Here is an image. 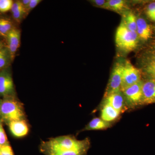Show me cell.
Returning <instances> with one entry per match:
<instances>
[{
	"mask_svg": "<svg viewBox=\"0 0 155 155\" xmlns=\"http://www.w3.org/2000/svg\"><path fill=\"white\" fill-rule=\"evenodd\" d=\"M90 143L87 139L78 140L63 136L42 143L41 150L46 155H86Z\"/></svg>",
	"mask_w": 155,
	"mask_h": 155,
	"instance_id": "6da1fadb",
	"label": "cell"
},
{
	"mask_svg": "<svg viewBox=\"0 0 155 155\" xmlns=\"http://www.w3.org/2000/svg\"><path fill=\"white\" fill-rule=\"evenodd\" d=\"M1 116L8 123L24 119L25 113L22 104L14 96L5 97L1 104Z\"/></svg>",
	"mask_w": 155,
	"mask_h": 155,
	"instance_id": "7a4b0ae2",
	"label": "cell"
},
{
	"mask_svg": "<svg viewBox=\"0 0 155 155\" xmlns=\"http://www.w3.org/2000/svg\"><path fill=\"white\" fill-rule=\"evenodd\" d=\"M138 39L136 31L129 30L121 22L117 28L115 36L117 47L126 52L132 51L137 47Z\"/></svg>",
	"mask_w": 155,
	"mask_h": 155,
	"instance_id": "3957f363",
	"label": "cell"
},
{
	"mask_svg": "<svg viewBox=\"0 0 155 155\" xmlns=\"http://www.w3.org/2000/svg\"><path fill=\"white\" fill-rule=\"evenodd\" d=\"M141 78L140 70L129 61H125L122 69L121 91L128 87L139 82L141 81Z\"/></svg>",
	"mask_w": 155,
	"mask_h": 155,
	"instance_id": "277c9868",
	"label": "cell"
},
{
	"mask_svg": "<svg viewBox=\"0 0 155 155\" xmlns=\"http://www.w3.org/2000/svg\"><path fill=\"white\" fill-rule=\"evenodd\" d=\"M142 81L127 87L122 91L127 107H133L142 105Z\"/></svg>",
	"mask_w": 155,
	"mask_h": 155,
	"instance_id": "5b68a950",
	"label": "cell"
},
{
	"mask_svg": "<svg viewBox=\"0 0 155 155\" xmlns=\"http://www.w3.org/2000/svg\"><path fill=\"white\" fill-rule=\"evenodd\" d=\"M123 67L122 63H117L115 64L111 73L104 97L111 94L121 91Z\"/></svg>",
	"mask_w": 155,
	"mask_h": 155,
	"instance_id": "8992f818",
	"label": "cell"
},
{
	"mask_svg": "<svg viewBox=\"0 0 155 155\" xmlns=\"http://www.w3.org/2000/svg\"><path fill=\"white\" fill-rule=\"evenodd\" d=\"M15 88L10 67L0 70V95L14 96Z\"/></svg>",
	"mask_w": 155,
	"mask_h": 155,
	"instance_id": "52a82bcc",
	"label": "cell"
},
{
	"mask_svg": "<svg viewBox=\"0 0 155 155\" xmlns=\"http://www.w3.org/2000/svg\"><path fill=\"white\" fill-rule=\"evenodd\" d=\"M104 103L112 106L120 113H123L127 109V104L125 97L122 91L115 93L104 97Z\"/></svg>",
	"mask_w": 155,
	"mask_h": 155,
	"instance_id": "ba28073f",
	"label": "cell"
},
{
	"mask_svg": "<svg viewBox=\"0 0 155 155\" xmlns=\"http://www.w3.org/2000/svg\"><path fill=\"white\" fill-rule=\"evenodd\" d=\"M142 105L155 103V80L152 78L143 81Z\"/></svg>",
	"mask_w": 155,
	"mask_h": 155,
	"instance_id": "9c48e42d",
	"label": "cell"
},
{
	"mask_svg": "<svg viewBox=\"0 0 155 155\" xmlns=\"http://www.w3.org/2000/svg\"><path fill=\"white\" fill-rule=\"evenodd\" d=\"M6 39L8 44V46L7 47L8 49L12 61H13L17 50L20 46L21 39L20 30L14 27L9 32Z\"/></svg>",
	"mask_w": 155,
	"mask_h": 155,
	"instance_id": "30bf717a",
	"label": "cell"
},
{
	"mask_svg": "<svg viewBox=\"0 0 155 155\" xmlns=\"http://www.w3.org/2000/svg\"><path fill=\"white\" fill-rule=\"evenodd\" d=\"M9 129L14 136L21 137L28 134L29 128L24 119L12 121L9 122Z\"/></svg>",
	"mask_w": 155,
	"mask_h": 155,
	"instance_id": "8fae6325",
	"label": "cell"
},
{
	"mask_svg": "<svg viewBox=\"0 0 155 155\" xmlns=\"http://www.w3.org/2000/svg\"><path fill=\"white\" fill-rule=\"evenodd\" d=\"M137 33L139 38L147 41L151 38L153 34V29L150 25L143 18H137Z\"/></svg>",
	"mask_w": 155,
	"mask_h": 155,
	"instance_id": "7c38bea8",
	"label": "cell"
},
{
	"mask_svg": "<svg viewBox=\"0 0 155 155\" xmlns=\"http://www.w3.org/2000/svg\"><path fill=\"white\" fill-rule=\"evenodd\" d=\"M121 113L116 110L112 106L107 104L103 103L101 110V119L106 122H111L118 118Z\"/></svg>",
	"mask_w": 155,
	"mask_h": 155,
	"instance_id": "4fadbf2b",
	"label": "cell"
},
{
	"mask_svg": "<svg viewBox=\"0 0 155 155\" xmlns=\"http://www.w3.org/2000/svg\"><path fill=\"white\" fill-rule=\"evenodd\" d=\"M11 11L13 19L18 23L21 22L27 16L25 9L22 5L21 1H16L14 2Z\"/></svg>",
	"mask_w": 155,
	"mask_h": 155,
	"instance_id": "5bb4252c",
	"label": "cell"
},
{
	"mask_svg": "<svg viewBox=\"0 0 155 155\" xmlns=\"http://www.w3.org/2000/svg\"><path fill=\"white\" fill-rule=\"evenodd\" d=\"M111 126L110 122H106L100 118L92 119L84 127L85 130H104Z\"/></svg>",
	"mask_w": 155,
	"mask_h": 155,
	"instance_id": "9a60e30c",
	"label": "cell"
},
{
	"mask_svg": "<svg viewBox=\"0 0 155 155\" xmlns=\"http://www.w3.org/2000/svg\"><path fill=\"white\" fill-rule=\"evenodd\" d=\"M122 22L129 30L136 31L137 17L131 11H127L123 15V19Z\"/></svg>",
	"mask_w": 155,
	"mask_h": 155,
	"instance_id": "2e32d148",
	"label": "cell"
},
{
	"mask_svg": "<svg viewBox=\"0 0 155 155\" xmlns=\"http://www.w3.org/2000/svg\"><path fill=\"white\" fill-rule=\"evenodd\" d=\"M12 61L11 54L7 47L0 50V70L10 67Z\"/></svg>",
	"mask_w": 155,
	"mask_h": 155,
	"instance_id": "e0dca14e",
	"label": "cell"
},
{
	"mask_svg": "<svg viewBox=\"0 0 155 155\" xmlns=\"http://www.w3.org/2000/svg\"><path fill=\"white\" fill-rule=\"evenodd\" d=\"M126 7V2L123 0H109L107 1L104 9L121 12L124 11Z\"/></svg>",
	"mask_w": 155,
	"mask_h": 155,
	"instance_id": "ac0fdd59",
	"label": "cell"
},
{
	"mask_svg": "<svg viewBox=\"0 0 155 155\" xmlns=\"http://www.w3.org/2000/svg\"><path fill=\"white\" fill-rule=\"evenodd\" d=\"M14 27L13 22L10 19L0 18V36L6 38L9 32Z\"/></svg>",
	"mask_w": 155,
	"mask_h": 155,
	"instance_id": "d6986e66",
	"label": "cell"
},
{
	"mask_svg": "<svg viewBox=\"0 0 155 155\" xmlns=\"http://www.w3.org/2000/svg\"><path fill=\"white\" fill-rule=\"evenodd\" d=\"M145 70L151 78L155 80V55L148 59L146 65Z\"/></svg>",
	"mask_w": 155,
	"mask_h": 155,
	"instance_id": "ffe728a7",
	"label": "cell"
},
{
	"mask_svg": "<svg viewBox=\"0 0 155 155\" xmlns=\"http://www.w3.org/2000/svg\"><path fill=\"white\" fill-rule=\"evenodd\" d=\"M13 3L12 0H0V12L6 13L11 10Z\"/></svg>",
	"mask_w": 155,
	"mask_h": 155,
	"instance_id": "44dd1931",
	"label": "cell"
},
{
	"mask_svg": "<svg viewBox=\"0 0 155 155\" xmlns=\"http://www.w3.org/2000/svg\"><path fill=\"white\" fill-rule=\"evenodd\" d=\"M147 14L150 19L155 22V2L150 3L148 5Z\"/></svg>",
	"mask_w": 155,
	"mask_h": 155,
	"instance_id": "7402d4cb",
	"label": "cell"
},
{
	"mask_svg": "<svg viewBox=\"0 0 155 155\" xmlns=\"http://www.w3.org/2000/svg\"><path fill=\"white\" fill-rule=\"evenodd\" d=\"M0 155H14L13 150L8 143L0 146Z\"/></svg>",
	"mask_w": 155,
	"mask_h": 155,
	"instance_id": "603a6c76",
	"label": "cell"
},
{
	"mask_svg": "<svg viewBox=\"0 0 155 155\" xmlns=\"http://www.w3.org/2000/svg\"><path fill=\"white\" fill-rule=\"evenodd\" d=\"M8 138L2 126L0 127V146L8 144Z\"/></svg>",
	"mask_w": 155,
	"mask_h": 155,
	"instance_id": "cb8c5ba5",
	"label": "cell"
},
{
	"mask_svg": "<svg viewBox=\"0 0 155 155\" xmlns=\"http://www.w3.org/2000/svg\"><path fill=\"white\" fill-rule=\"evenodd\" d=\"M41 2V0H31L28 7L25 9L27 15H28L31 11L34 9Z\"/></svg>",
	"mask_w": 155,
	"mask_h": 155,
	"instance_id": "d4e9b609",
	"label": "cell"
},
{
	"mask_svg": "<svg viewBox=\"0 0 155 155\" xmlns=\"http://www.w3.org/2000/svg\"><path fill=\"white\" fill-rule=\"evenodd\" d=\"M91 2L94 5L99 8H105L106 3L107 2V1H105V0H94Z\"/></svg>",
	"mask_w": 155,
	"mask_h": 155,
	"instance_id": "484cf974",
	"label": "cell"
},
{
	"mask_svg": "<svg viewBox=\"0 0 155 155\" xmlns=\"http://www.w3.org/2000/svg\"><path fill=\"white\" fill-rule=\"evenodd\" d=\"M31 0H22L21 1V2L22 3V5L23 6V8L25 9L27 8L28 7L29 3L30 2Z\"/></svg>",
	"mask_w": 155,
	"mask_h": 155,
	"instance_id": "4316f807",
	"label": "cell"
},
{
	"mask_svg": "<svg viewBox=\"0 0 155 155\" xmlns=\"http://www.w3.org/2000/svg\"><path fill=\"white\" fill-rule=\"evenodd\" d=\"M4 47H5V46H4L2 41L0 40V50L2 49Z\"/></svg>",
	"mask_w": 155,
	"mask_h": 155,
	"instance_id": "83f0119b",
	"label": "cell"
},
{
	"mask_svg": "<svg viewBox=\"0 0 155 155\" xmlns=\"http://www.w3.org/2000/svg\"><path fill=\"white\" fill-rule=\"evenodd\" d=\"M2 100L1 98H0V116H1V104H2Z\"/></svg>",
	"mask_w": 155,
	"mask_h": 155,
	"instance_id": "f1b7e54d",
	"label": "cell"
},
{
	"mask_svg": "<svg viewBox=\"0 0 155 155\" xmlns=\"http://www.w3.org/2000/svg\"><path fill=\"white\" fill-rule=\"evenodd\" d=\"M2 124H1V122H0V127H2Z\"/></svg>",
	"mask_w": 155,
	"mask_h": 155,
	"instance_id": "f546056e",
	"label": "cell"
}]
</instances>
